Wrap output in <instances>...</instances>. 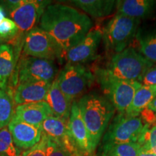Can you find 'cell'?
<instances>
[{
	"label": "cell",
	"mask_w": 156,
	"mask_h": 156,
	"mask_svg": "<svg viewBox=\"0 0 156 156\" xmlns=\"http://www.w3.org/2000/svg\"><path fill=\"white\" fill-rule=\"evenodd\" d=\"M50 2L48 1L24 0L22 5L9 12V15L16 23L19 32L21 34L28 33L35 28Z\"/></svg>",
	"instance_id": "11"
},
{
	"label": "cell",
	"mask_w": 156,
	"mask_h": 156,
	"mask_svg": "<svg viewBox=\"0 0 156 156\" xmlns=\"http://www.w3.org/2000/svg\"><path fill=\"white\" fill-rule=\"evenodd\" d=\"M95 79L92 72L83 64L68 63L56 77L60 90L72 102L85 95Z\"/></svg>",
	"instance_id": "6"
},
{
	"label": "cell",
	"mask_w": 156,
	"mask_h": 156,
	"mask_svg": "<svg viewBox=\"0 0 156 156\" xmlns=\"http://www.w3.org/2000/svg\"><path fill=\"white\" fill-rule=\"evenodd\" d=\"M155 123H156V121H155ZM155 125H156V124H155Z\"/></svg>",
	"instance_id": "38"
},
{
	"label": "cell",
	"mask_w": 156,
	"mask_h": 156,
	"mask_svg": "<svg viewBox=\"0 0 156 156\" xmlns=\"http://www.w3.org/2000/svg\"><path fill=\"white\" fill-rule=\"evenodd\" d=\"M6 18V12L3 7L0 5V24Z\"/></svg>",
	"instance_id": "34"
},
{
	"label": "cell",
	"mask_w": 156,
	"mask_h": 156,
	"mask_svg": "<svg viewBox=\"0 0 156 156\" xmlns=\"http://www.w3.org/2000/svg\"><path fill=\"white\" fill-rule=\"evenodd\" d=\"M41 126L43 133L60 145L69 136V120L51 116L45 119Z\"/></svg>",
	"instance_id": "21"
},
{
	"label": "cell",
	"mask_w": 156,
	"mask_h": 156,
	"mask_svg": "<svg viewBox=\"0 0 156 156\" xmlns=\"http://www.w3.org/2000/svg\"><path fill=\"white\" fill-rule=\"evenodd\" d=\"M74 5L95 18H101L112 14L116 1L114 0H75Z\"/></svg>",
	"instance_id": "19"
},
{
	"label": "cell",
	"mask_w": 156,
	"mask_h": 156,
	"mask_svg": "<svg viewBox=\"0 0 156 156\" xmlns=\"http://www.w3.org/2000/svg\"><path fill=\"white\" fill-rule=\"evenodd\" d=\"M137 156H156V154L152 152L151 150L140 146V149Z\"/></svg>",
	"instance_id": "32"
},
{
	"label": "cell",
	"mask_w": 156,
	"mask_h": 156,
	"mask_svg": "<svg viewBox=\"0 0 156 156\" xmlns=\"http://www.w3.org/2000/svg\"><path fill=\"white\" fill-rule=\"evenodd\" d=\"M138 82L142 85H156V65L147 69Z\"/></svg>",
	"instance_id": "30"
},
{
	"label": "cell",
	"mask_w": 156,
	"mask_h": 156,
	"mask_svg": "<svg viewBox=\"0 0 156 156\" xmlns=\"http://www.w3.org/2000/svg\"><path fill=\"white\" fill-rule=\"evenodd\" d=\"M140 20L116 14L102 30L106 49L113 54L122 51L135 38Z\"/></svg>",
	"instance_id": "4"
},
{
	"label": "cell",
	"mask_w": 156,
	"mask_h": 156,
	"mask_svg": "<svg viewBox=\"0 0 156 156\" xmlns=\"http://www.w3.org/2000/svg\"><path fill=\"white\" fill-rule=\"evenodd\" d=\"M0 89H2V88H1V85H0Z\"/></svg>",
	"instance_id": "37"
},
{
	"label": "cell",
	"mask_w": 156,
	"mask_h": 156,
	"mask_svg": "<svg viewBox=\"0 0 156 156\" xmlns=\"http://www.w3.org/2000/svg\"><path fill=\"white\" fill-rule=\"evenodd\" d=\"M135 38L140 53L152 63H156V27L138 29Z\"/></svg>",
	"instance_id": "20"
},
{
	"label": "cell",
	"mask_w": 156,
	"mask_h": 156,
	"mask_svg": "<svg viewBox=\"0 0 156 156\" xmlns=\"http://www.w3.org/2000/svg\"><path fill=\"white\" fill-rule=\"evenodd\" d=\"M117 14L136 19L147 18L156 10L154 0H119L116 1Z\"/></svg>",
	"instance_id": "16"
},
{
	"label": "cell",
	"mask_w": 156,
	"mask_h": 156,
	"mask_svg": "<svg viewBox=\"0 0 156 156\" xmlns=\"http://www.w3.org/2000/svg\"><path fill=\"white\" fill-rule=\"evenodd\" d=\"M69 134L79 156H92L95 150L93 147L89 132L82 118L77 101L72 105L69 119Z\"/></svg>",
	"instance_id": "10"
},
{
	"label": "cell",
	"mask_w": 156,
	"mask_h": 156,
	"mask_svg": "<svg viewBox=\"0 0 156 156\" xmlns=\"http://www.w3.org/2000/svg\"><path fill=\"white\" fill-rule=\"evenodd\" d=\"M23 52L25 56L51 61L64 57L62 50L51 36L37 27L25 34Z\"/></svg>",
	"instance_id": "8"
},
{
	"label": "cell",
	"mask_w": 156,
	"mask_h": 156,
	"mask_svg": "<svg viewBox=\"0 0 156 156\" xmlns=\"http://www.w3.org/2000/svg\"><path fill=\"white\" fill-rule=\"evenodd\" d=\"M16 57L13 48L9 44L0 45V85L5 89L7 81L14 73Z\"/></svg>",
	"instance_id": "22"
},
{
	"label": "cell",
	"mask_w": 156,
	"mask_h": 156,
	"mask_svg": "<svg viewBox=\"0 0 156 156\" xmlns=\"http://www.w3.org/2000/svg\"><path fill=\"white\" fill-rule=\"evenodd\" d=\"M52 83L36 81L20 84L17 85L13 97L17 106L25 103L44 101Z\"/></svg>",
	"instance_id": "15"
},
{
	"label": "cell",
	"mask_w": 156,
	"mask_h": 156,
	"mask_svg": "<svg viewBox=\"0 0 156 156\" xmlns=\"http://www.w3.org/2000/svg\"><path fill=\"white\" fill-rule=\"evenodd\" d=\"M145 124L140 116L119 114L108 126L103 138V145L137 142Z\"/></svg>",
	"instance_id": "7"
},
{
	"label": "cell",
	"mask_w": 156,
	"mask_h": 156,
	"mask_svg": "<svg viewBox=\"0 0 156 156\" xmlns=\"http://www.w3.org/2000/svg\"><path fill=\"white\" fill-rule=\"evenodd\" d=\"M95 77L119 114L126 112L136 91L142 86L138 81L124 80L112 77L104 69H97Z\"/></svg>",
	"instance_id": "5"
},
{
	"label": "cell",
	"mask_w": 156,
	"mask_h": 156,
	"mask_svg": "<svg viewBox=\"0 0 156 156\" xmlns=\"http://www.w3.org/2000/svg\"><path fill=\"white\" fill-rule=\"evenodd\" d=\"M19 34L16 23L12 19L6 18L0 24V36L5 41H11Z\"/></svg>",
	"instance_id": "27"
},
{
	"label": "cell",
	"mask_w": 156,
	"mask_h": 156,
	"mask_svg": "<svg viewBox=\"0 0 156 156\" xmlns=\"http://www.w3.org/2000/svg\"><path fill=\"white\" fill-rule=\"evenodd\" d=\"M92 156H97V155H92Z\"/></svg>",
	"instance_id": "36"
},
{
	"label": "cell",
	"mask_w": 156,
	"mask_h": 156,
	"mask_svg": "<svg viewBox=\"0 0 156 156\" xmlns=\"http://www.w3.org/2000/svg\"><path fill=\"white\" fill-rule=\"evenodd\" d=\"M40 28L55 41L64 57L67 51L79 44L93 28L87 15L62 4L49 5L40 20Z\"/></svg>",
	"instance_id": "1"
},
{
	"label": "cell",
	"mask_w": 156,
	"mask_h": 156,
	"mask_svg": "<svg viewBox=\"0 0 156 156\" xmlns=\"http://www.w3.org/2000/svg\"><path fill=\"white\" fill-rule=\"evenodd\" d=\"M17 73L18 85L36 81L52 83L56 69L53 61L25 56L20 62Z\"/></svg>",
	"instance_id": "9"
},
{
	"label": "cell",
	"mask_w": 156,
	"mask_h": 156,
	"mask_svg": "<svg viewBox=\"0 0 156 156\" xmlns=\"http://www.w3.org/2000/svg\"><path fill=\"white\" fill-rule=\"evenodd\" d=\"M137 143L141 147L147 148L156 154V125L150 127L149 124H145Z\"/></svg>",
	"instance_id": "26"
},
{
	"label": "cell",
	"mask_w": 156,
	"mask_h": 156,
	"mask_svg": "<svg viewBox=\"0 0 156 156\" xmlns=\"http://www.w3.org/2000/svg\"><path fill=\"white\" fill-rule=\"evenodd\" d=\"M153 65L138 51L129 46L119 53L113 54L104 69L117 79L138 81Z\"/></svg>",
	"instance_id": "3"
},
{
	"label": "cell",
	"mask_w": 156,
	"mask_h": 156,
	"mask_svg": "<svg viewBox=\"0 0 156 156\" xmlns=\"http://www.w3.org/2000/svg\"><path fill=\"white\" fill-rule=\"evenodd\" d=\"M13 114V103L5 89H0V129L8 126Z\"/></svg>",
	"instance_id": "24"
},
{
	"label": "cell",
	"mask_w": 156,
	"mask_h": 156,
	"mask_svg": "<svg viewBox=\"0 0 156 156\" xmlns=\"http://www.w3.org/2000/svg\"><path fill=\"white\" fill-rule=\"evenodd\" d=\"M54 116L46 101L29 103L17 106L13 118L34 126H41L45 119Z\"/></svg>",
	"instance_id": "14"
},
{
	"label": "cell",
	"mask_w": 156,
	"mask_h": 156,
	"mask_svg": "<svg viewBox=\"0 0 156 156\" xmlns=\"http://www.w3.org/2000/svg\"><path fill=\"white\" fill-rule=\"evenodd\" d=\"M102 40V30L91 29L79 44L70 48L65 54L68 64H83L93 60L96 55L98 48Z\"/></svg>",
	"instance_id": "12"
},
{
	"label": "cell",
	"mask_w": 156,
	"mask_h": 156,
	"mask_svg": "<svg viewBox=\"0 0 156 156\" xmlns=\"http://www.w3.org/2000/svg\"><path fill=\"white\" fill-rule=\"evenodd\" d=\"M51 109L54 116L69 120L73 103L62 92L56 78L52 82L45 101Z\"/></svg>",
	"instance_id": "17"
},
{
	"label": "cell",
	"mask_w": 156,
	"mask_h": 156,
	"mask_svg": "<svg viewBox=\"0 0 156 156\" xmlns=\"http://www.w3.org/2000/svg\"><path fill=\"white\" fill-rule=\"evenodd\" d=\"M21 154L13 142L8 126L0 129V156H20Z\"/></svg>",
	"instance_id": "25"
},
{
	"label": "cell",
	"mask_w": 156,
	"mask_h": 156,
	"mask_svg": "<svg viewBox=\"0 0 156 156\" xmlns=\"http://www.w3.org/2000/svg\"><path fill=\"white\" fill-rule=\"evenodd\" d=\"M77 104L95 150L116 109L108 99L95 92L83 95Z\"/></svg>",
	"instance_id": "2"
},
{
	"label": "cell",
	"mask_w": 156,
	"mask_h": 156,
	"mask_svg": "<svg viewBox=\"0 0 156 156\" xmlns=\"http://www.w3.org/2000/svg\"><path fill=\"white\" fill-rule=\"evenodd\" d=\"M23 1L24 0H9V1H6L5 5L7 6V9H9V10L12 11L13 9L17 8V7H20L21 5H22Z\"/></svg>",
	"instance_id": "31"
},
{
	"label": "cell",
	"mask_w": 156,
	"mask_h": 156,
	"mask_svg": "<svg viewBox=\"0 0 156 156\" xmlns=\"http://www.w3.org/2000/svg\"><path fill=\"white\" fill-rule=\"evenodd\" d=\"M46 156H69L64 148L51 138L47 136L46 141Z\"/></svg>",
	"instance_id": "29"
},
{
	"label": "cell",
	"mask_w": 156,
	"mask_h": 156,
	"mask_svg": "<svg viewBox=\"0 0 156 156\" xmlns=\"http://www.w3.org/2000/svg\"><path fill=\"white\" fill-rule=\"evenodd\" d=\"M155 98L156 85H142L136 91L132 103L124 114L129 116H140Z\"/></svg>",
	"instance_id": "18"
},
{
	"label": "cell",
	"mask_w": 156,
	"mask_h": 156,
	"mask_svg": "<svg viewBox=\"0 0 156 156\" xmlns=\"http://www.w3.org/2000/svg\"><path fill=\"white\" fill-rule=\"evenodd\" d=\"M5 42V41H4V39L2 38L1 36H0V45H2V44H3V43Z\"/></svg>",
	"instance_id": "35"
},
{
	"label": "cell",
	"mask_w": 156,
	"mask_h": 156,
	"mask_svg": "<svg viewBox=\"0 0 156 156\" xmlns=\"http://www.w3.org/2000/svg\"><path fill=\"white\" fill-rule=\"evenodd\" d=\"M147 108L151 110L152 112L156 113V98L151 103H150L149 106L147 107Z\"/></svg>",
	"instance_id": "33"
},
{
	"label": "cell",
	"mask_w": 156,
	"mask_h": 156,
	"mask_svg": "<svg viewBox=\"0 0 156 156\" xmlns=\"http://www.w3.org/2000/svg\"><path fill=\"white\" fill-rule=\"evenodd\" d=\"M46 141L47 136L43 133L41 141L34 147L23 152L20 156H46Z\"/></svg>",
	"instance_id": "28"
},
{
	"label": "cell",
	"mask_w": 156,
	"mask_h": 156,
	"mask_svg": "<svg viewBox=\"0 0 156 156\" xmlns=\"http://www.w3.org/2000/svg\"><path fill=\"white\" fill-rule=\"evenodd\" d=\"M7 126L15 145L20 150L30 149L41 140V126L32 125L12 117Z\"/></svg>",
	"instance_id": "13"
},
{
	"label": "cell",
	"mask_w": 156,
	"mask_h": 156,
	"mask_svg": "<svg viewBox=\"0 0 156 156\" xmlns=\"http://www.w3.org/2000/svg\"><path fill=\"white\" fill-rule=\"evenodd\" d=\"M140 145L137 142L102 145L101 156H137Z\"/></svg>",
	"instance_id": "23"
}]
</instances>
